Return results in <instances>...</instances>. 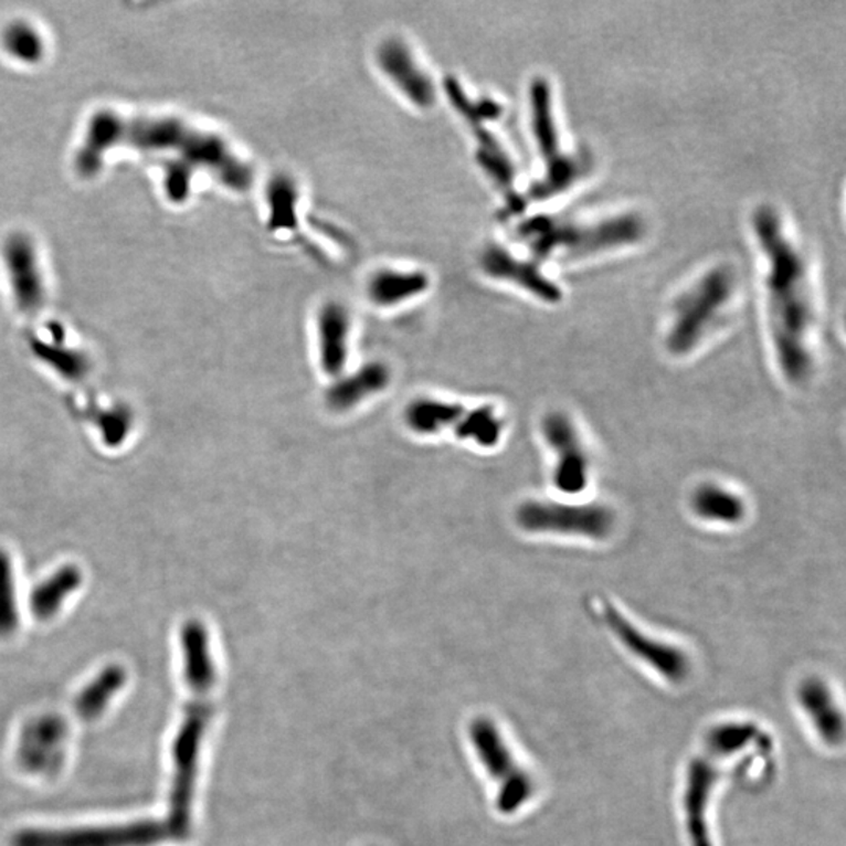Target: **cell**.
<instances>
[{
  "label": "cell",
  "mask_w": 846,
  "mask_h": 846,
  "mask_svg": "<svg viewBox=\"0 0 846 846\" xmlns=\"http://www.w3.org/2000/svg\"><path fill=\"white\" fill-rule=\"evenodd\" d=\"M116 146L170 156L168 197L186 200L193 171L209 173L234 192H246L253 182V170L220 135L205 133L178 118L125 116L104 110L93 115L77 149L78 173L92 176L103 167L104 157Z\"/></svg>",
  "instance_id": "6da1fadb"
},
{
  "label": "cell",
  "mask_w": 846,
  "mask_h": 846,
  "mask_svg": "<svg viewBox=\"0 0 846 846\" xmlns=\"http://www.w3.org/2000/svg\"><path fill=\"white\" fill-rule=\"evenodd\" d=\"M754 231L766 261V317L774 358L792 384L806 383L814 369L817 305L808 265L769 208L755 213Z\"/></svg>",
  "instance_id": "7a4b0ae2"
},
{
  "label": "cell",
  "mask_w": 846,
  "mask_h": 846,
  "mask_svg": "<svg viewBox=\"0 0 846 846\" xmlns=\"http://www.w3.org/2000/svg\"><path fill=\"white\" fill-rule=\"evenodd\" d=\"M181 645L190 699L171 750L173 780L167 818L162 819L168 836L173 840H186L192 833V808L200 773L201 748L212 717L211 698L216 677L211 638L204 624L197 620L183 624Z\"/></svg>",
  "instance_id": "3957f363"
},
{
  "label": "cell",
  "mask_w": 846,
  "mask_h": 846,
  "mask_svg": "<svg viewBox=\"0 0 846 846\" xmlns=\"http://www.w3.org/2000/svg\"><path fill=\"white\" fill-rule=\"evenodd\" d=\"M731 295V276L715 272L680 298L666 335L668 350L684 357L698 347L725 314Z\"/></svg>",
  "instance_id": "277c9868"
},
{
  "label": "cell",
  "mask_w": 846,
  "mask_h": 846,
  "mask_svg": "<svg viewBox=\"0 0 846 846\" xmlns=\"http://www.w3.org/2000/svg\"><path fill=\"white\" fill-rule=\"evenodd\" d=\"M519 527L537 535L586 538L599 541L615 529V512L601 504L530 500L516 512Z\"/></svg>",
  "instance_id": "5b68a950"
},
{
  "label": "cell",
  "mask_w": 846,
  "mask_h": 846,
  "mask_svg": "<svg viewBox=\"0 0 846 846\" xmlns=\"http://www.w3.org/2000/svg\"><path fill=\"white\" fill-rule=\"evenodd\" d=\"M469 736L486 771L499 784L497 811L500 814H515L535 795V781L519 765L499 729L488 718L472 721Z\"/></svg>",
  "instance_id": "8992f818"
},
{
  "label": "cell",
  "mask_w": 846,
  "mask_h": 846,
  "mask_svg": "<svg viewBox=\"0 0 846 846\" xmlns=\"http://www.w3.org/2000/svg\"><path fill=\"white\" fill-rule=\"evenodd\" d=\"M167 838L162 819H138L125 825L21 831L11 846H155Z\"/></svg>",
  "instance_id": "52a82bcc"
},
{
  "label": "cell",
  "mask_w": 846,
  "mask_h": 846,
  "mask_svg": "<svg viewBox=\"0 0 846 846\" xmlns=\"http://www.w3.org/2000/svg\"><path fill=\"white\" fill-rule=\"evenodd\" d=\"M541 430L553 455V485L560 493L578 496L585 490L591 470L590 453L578 426L564 413H550Z\"/></svg>",
  "instance_id": "ba28073f"
},
{
  "label": "cell",
  "mask_w": 846,
  "mask_h": 846,
  "mask_svg": "<svg viewBox=\"0 0 846 846\" xmlns=\"http://www.w3.org/2000/svg\"><path fill=\"white\" fill-rule=\"evenodd\" d=\"M602 617H604L606 627L616 636L617 642L643 664L660 674L668 683L677 685L687 680L688 674L691 671V664L690 658L683 649L639 631L609 602L602 606Z\"/></svg>",
  "instance_id": "9c48e42d"
},
{
  "label": "cell",
  "mask_w": 846,
  "mask_h": 846,
  "mask_svg": "<svg viewBox=\"0 0 846 846\" xmlns=\"http://www.w3.org/2000/svg\"><path fill=\"white\" fill-rule=\"evenodd\" d=\"M378 66L385 78L414 107L432 108L436 103V88L433 78L423 70L414 52L402 40H385L377 54Z\"/></svg>",
  "instance_id": "30bf717a"
},
{
  "label": "cell",
  "mask_w": 846,
  "mask_h": 846,
  "mask_svg": "<svg viewBox=\"0 0 846 846\" xmlns=\"http://www.w3.org/2000/svg\"><path fill=\"white\" fill-rule=\"evenodd\" d=\"M531 114L535 118V134H537L539 149L548 160V179L539 183L538 193H556L561 187L574 181L578 173V163L569 160L560 149V140L557 137L553 125L552 107L548 85L538 84L531 88Z\"/></svg>",
  "instance_id": "8fae6325"
},
{
  "label": "cell",
  "mask_w": 846,
  "mask_h": 846,
  "mask_svg": "<svg viewBox=\"0 0 846 846\" xmlns=\"http://www.w3.org/2000/svg\"><path fill=\"white\" fill-rule=\"evenodd\" d=\"M2 257L18 308L25 314H35L46 298L35 246L28 235L13 234L3 243Z\"/></svg>",
  "instance_id": "7c38bea8"
},
{
  "label": "cell",
  "mask_w": 846,
  "mask_h": 846,
  "mask_svg": "<svg viewBox=\"0 0 846 846\" xmlns=\"http://www.w3.org/2000/svg\"><path fill=\"white\" fill-rule=\"evenodd\" d=\"M718 776L720 773L710 760L692 759L688 766L684 807L691 846H713L709 823H707V807H709Z\"/></svg>",
  "instance_id": "4fadbf2b"
},
{
  "label": "cell",
  "mask_w": 846,
  "mask_h": 846,
  "mask_svg": "<svg viewBox=\"0 0 846 846\" xmlns=\"http://www.w3.org/2000/svg\"><path fill=\"white\" fill-rule=\"evenodd\" d=\"M351 320L347 308L329 302L317 314L318 355L328 376H339L347 364L350 348Z\"/></svg>",
  "instance_id": "5bb4252c"
},
{
  "label": "cell",
  "mask_w": 846,
  "mask_h": 846,
  "mask_svg": "<svg viewBox=\"0 0 846 846\" xmlns=\"http://www.w3.org/2000/svg\"><path fill=\"white\" fill-rule=\"evenodd\" d=\"M799 698L804 713L827 747H838L845 739V720L829 687L817 677L800 685Z\"/></svg>",
  "instance_id": "9a60e30c"
},
{
  "label": "cell",
  "mask_w": 846,
  "mask_h": 846,
  "mask_svg": "<svg viewBox=\"0 0 846 846\" xmlns=\"http://www.w3.org/2000/svg\"><path fill=\"white\" fill-rule=\"evenodd\" d=\"M429 287V275L422 269L381 267L367 278L366 295L378 308H392L419 297Z\"/></svg>",
  "instance_id": "2e32d148"
},
{
  "label": "cell",
  "mask_w": 846,
  "mask_h": 846,
  "mask_svg": "<svg viewBox=\"0 0 846 846\" xmlns=\"http://www.w3.org/2000/svg\"><path fill=\"white\" fill-rule=\"evenodd\" d=\"M691 510L706 522L737 526L747 516V504L736 490L704 483L691 496Z\"/></svg>",
  "instance_id": "e0dca14e"
},
{
  "label": "cell",
  "mask_w": 846,
  "mask_h": 846,
  "mask_svg": "<svg viewBox=\"0 0 846 846\" xmlns=\"http://www.w3.org/2000/svg\"><path fill=\"white\" fill-rule=\"evenodd\" d=\"M82 574L76 567H63L30 594V610L40 621H47L62 609L65 599L81 586Z\"/></svg>",
  "instance_id": "ac0fdd59"
},
{
  "label": "cell",
  "mask_w": 846,
  "mask_h": 846,
  "mask_svg": "<svg viewBox=\"0 0 846 846\" xmlns=\"http://www.w3.org/2000/svg\"><path fill=\"white\" fill-rule=\"evenodd\" d=\"M388 381L389 372L384 366H367L355 376L343 378L335 388L329 389L328 404L336 411L348 410V408L364 400L366 396L380 392L388 384Z\"/></svg>",
  "instance_id": "d6986e66"
},
{
  "label": "cell",
  "mask_w": 846,
  "mask_h": 846,
  "mask_svg": "<svg viewBox=\"0 0 846 846\" xmlns=\"http://www.w3.org/2000/svg\"><path fill=\"white\" fill-rule=\"evenodd\" d=\"M466 410L459 404L440 400H417L406 410V422L411 430L422 434H434L445 429H458Z\"/></svg>",
  "instance_id": "ffe728a7"
},
{
  "label": "cell",
  "mask_w": 846,
  "mask_h": 846,
  "mask_svg": "<svg viewBox=\"0 0 846 846\" xmlns=\"http://www.w3.org/2000/svg\"><path fill=\"white\" fill-rule=\"evenodd\" d=\"M268 228L286 231L294 228L298 209V187L289 176L278 178L267 187Z\"/></svg>",
  "instance_id": "44dd1931"
},
{
  "label": "cell",
  "mask_w": 846,
  "mask_h": 846,
  "mask_svg": "<svg viewBox=\"0 0 846 846\" xmlns=\"http://www.w3.org/2000/svg\"><path fill=\"white\" fill-rule=\"evenodd\" d=\"M126 683L125 669L119 666H110L106 671L97 676L96 680L81 692L77 699V712L85 720H93L99 717L106 709L108 701L114 698L115 692Z\"/></svg>",
  "instance_id": "7402d4cb"
},
{
  "label": "cell",
  "mask_w": 846,
  "mask_h": 846,
  "mask_svg": "<svg viewBox=\"0 0 846 846\" xmlns=\"http://www.w3.org/2000/svg\"><path fill=\"white\" fill-rule=\"evenodd\" d=\"M759 736L758 726L751 722H725L710 729L704 743L715 758H731L750 747Z\"/></svg>",
  "instance_id": "603a6c76"
},
{
  "label": "cell",
  "mask_w": 846,
  "mask_h": 846,
  "mask_svg": "<svg viewBox=\"0 0 846 846\" xmlns=\"http://www.w3.org/2000/svg\"><path fill=\"white\" fill-rule=\"evenodd\" d=\"M501 430H504V423L496 411L489 406H482L466 411L455 433L462 440L474 441L483 447H490L500 440Z\"/></svg>",
  "instance_id": "cb8c5ba5"
},
{
  "label": "cell",
  "mask_w": 846,
  "mask_h": 846,
  "mask_svg": "<svg viewBox=\"0 0 846 846\" xmlns=\"http://www.w3.org/2000/svg\"><path fill=\"white\" fill-rule=\"evenodd\" d=\"M17 594L13 567L9 553L0 549V636H9L18 628Z\"/></svg>",
  "instance_id": "d4e9b609"
},
{
  "label": "cell",
  "mask_w": 846,
  "mask_h": 846,
  "mask_svg": "<svg viewBox=\"0 0 846 846\" xmlns=\"http://www.w3.org/2000/svg\"><path fill=\"white\" fill-rule=\"evenodd\" d=\"M3 46L9 54L22 62H36L43 55V40L36 30L24 22L11 24L3 33Z\"/></svg>",
  "instance_id": "484cf974"
},
{
  "label": "cell",
  "mask_w": 846,
  "mask_h": 846,
  "mask_svg": "<svg viewBox=\"0 0 846 846\" xmlns=\"http://www.w3.org/2000/svg\"><path fill=\"white\" fill-rule=\"evenodd\" d=\"M36 355L43 361L49 362V366L54 367L67 380H82L85 373L88 372L87 358H85V355L78 353V351L41 343V346L36 347Z\"/></svg>",
  "instance_id": "4316f807"
},
{
  "label": "cell",
  "mask_w": 846,
  "mask_h": 846,
  "mask_svg": "<svg viewBox=\"0 0 846 846\" xmlns=\"http://www.w3.org/2000/svg\"><path fill=\"white\" fill-rule=\"evenodd\" d=\"M129 422V413H110V415H107L106 423H104L103 426L104 434H106L107 440H121L123 434L127 432Z\"/></svg>",
  "instance_id": "83f0119b"
}]
</instances>
